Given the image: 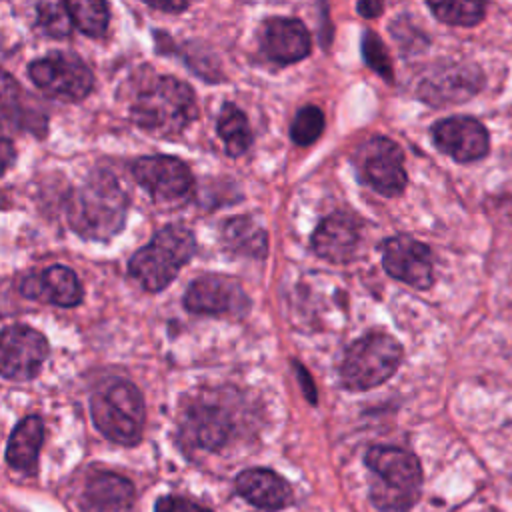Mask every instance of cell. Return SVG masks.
<instances>
[{"label": "cell", "mask_w": 512, "mask_h": 512, "mask_svg": "<svg viewBox=\"0 0 512 512\" xmlns=\"http://www.w3.org/2000/svg\"><path fill=\"white\" fill-rule=\"evenodd\" d=\"M128 194L110 172L90 174L68 198L66 218L84 240H110L126 222Z\"/></svg>", "instance_id": "obj_1"}, {"label": "cell", "mask_w": 512, "mask_h": 512, "mask_svg": "<svg viewBox=\"0 0 512 512\" xmlns=\"http://www.w3.org/2000/svg\"><path fill=\"white\" fill-rule=\"evenodd\" d=\"M130 114L140 130L172 138L196 120L198 104L194 90L186 82L174 76H160L136 94Z\"/></svg>", "instance_id": "obj_2"}, {"label": "cell", "mask_w": 512, "mask_h": 512, "mask_svg": "<svg viewBox=\"0 0 512 512\" xmlns=\"http://www.w3.org/2000/svg\"><path fill=\"white\" fill-rule=\"evenodd\" d=\"M364 464L376 478L370 500L382 512H408L420 498L422 466L418 458L398 446H372Z\"/></svg>", "instance_id": "obj_3"}, {"label": "cell", "mask_w": 512, "mask_h": 512, "mask_svg": "<svg viewBox=\"0 0 512 512\" xmlns=\"http://www.w3.org/2000/svg\"><path fill=\"white\" fill-rule=\"evenodd\" d=\"M196 254L194 234L182 224H168L128 262L130 278L146 292L164 290Z\"/></svg>", "instance_id": "obj_4"}, {"label": "cell", "mask_w": 512, "mask_h": 512, "mask_svg": "<svg viewBox=\"0 0 512 512\" xmlns=\"http://www.w3.org/2000/svg\"><path fill=\"white\" fill-rule=\"evenodd\" d=\"M94 426L108 440L134 446L144 432V398L140 390L128 380H110L100 386L90 400Z\"/></svg>", "instance_id": "obj_5"}, {"label": "cell", "mask_w": 512, "mask_h": 512, "mask_svg": "<svg viewBox=\"0 0 512 512\" xmlns=\"http://www.w3.org/2000/svg\"><path fill=\"white\" fill-rule=\"evenodd\" d=\"M234 392L214 390L192 400L180 420V438L196 450H220L236 432L238 410Z\"/></svg>", "instance_id": "obj_6"}, {"label": "cell", "mask_w": 512, "mask_h": 512, "mask_svg": "<svg viewBox=\"0 0 512 512\" xmlns=\"http://www.w3.org/2000/svg\"><path fill=\"white\" fill-rule=\"evenodd\" d=\"M402 362V344L384 332H372L352 342L340 364V382L346 390L364 392L384 384Z\"/></svg>", "instance_id": "obj_7"}, {"label": "cell", "mask_w": 512, "mask_h": 512, "mask_svg": "<svg viewBox=\"0 0 512 512\" xmlns=\"http://www.w3.org/2000/svg\"><path fill=\"white\" fill-rule=\"evenodd\" d=\"M28 74L36 88L64 102H80L94 88L92 70L68 52H52L30 62Z\"/></svg>", "instance_id": "obj_8"}, {"label": "cell", "mask_w": 512, "mask_h": 512, "mask_svg": "<svg viewBox=\"0 0 512 512\" xmlns=\"http://www.w3.org/2000/svg\"><path fill=\"white\" fill-rule=\"evenodd\" d=\"M134 180L158 204H182L194 188V178L186 162L168 154L136 158L130 166Z\"/></svg>", "instance_id": "obj_9"}, {"label": "cell", "mask_w": 512, "mask_h": 512, "mask_svg": "<svg viewBox=\"0 0 512 512\" xmlns=\"http://www.w3.org/2000/svg\"><path fill=\"white\" fill-rule=\"evenodd\" d=\"M484 86V76L470 62H436L418 80L416 92L430 106H452L470 100Z\"/></svg>", "instance_id": "obj_10"}, {"label": "cell", "mask_w": 512, "mask_h": 512, "mask_svg": "<svg viewBox=\"0 0 512 512\" xmlns=\"http://www.w3.org/2000/svg\"><path fill=\"white\" fill-rule=\"evenodd\" d=\"M50 344L42 332L24 324H12L0 330V376L14 382H26L38 376L48 360Z\"/></svg>", "instance_id": "obj_11"}, {"label": "cell", "mask_w": 512, "mask_h": 512, "mask_svg": "<svg viewBox=\"0 0 512 512\" xmlns=\"http://www.w3.org/2000/svg\"><path fill=\"white\" fill-rule=\"evenodd\" d=\"M358 172L360 178L382 196H398L408 184L402 148L384 136H376L362 146Z\"/></svg>", "instance_id": "obj_12"}, {"label": "cell", "mask_w": 512, "mask_h": 512, "mask_svg": "<svg viewBox=\"0 0 512 512\" xmlns=\"http://www.w3.org/2000/svg\"><path fill=\"white\" fill-rule=\"evenodd\" d=\"M184 306L192 314L242 316L248 310V298L238 280L224 274H204L188 286Z\"/></svg>", "instance_id": "obj_13"}, {"label": "cell", "mask_w": 512, "mask_h": 512, "mask_svg": "<svg viewBox=\"0 0 512 512\" xmlns=\"http://www.w3.org/2000/svg\"><path fill=\"white\" fill-rule=\"evenodd\" d=\"M384 270L418 290H428L434 284L432 252L426 244L410 236H394L382 244Z\"/></svg>", "instance_id": "obj_14"}, {"label": "cell", "mask_w": 512, "mask_h": 512, "mask_svg": "<svg viewBox=\"0 0 512 512\" xmlns=\"http://www.w3.org/2000/svg\"><path fill=\"white\" fill-rule=\"evenodd\" d=\"M432 140L438 150L456 162H474L488 154L490 136L486 128L470 116H450L432 126Z\"/></svg>", "instance_id": "obj_15"}, {"label": "cell", "mask_w": 512, "mask_h": 512, "mask_svg": "<svg viewBox=\"0 0 512 512\" xmlns=\"http://www.w3.org/2000/svg\"><path fill=\"white\" fill-rule=\"evenodd\" d=\"M20 296L36 302L72 308L84 298L82 284L76 272L68 266L54 264L44 270H32L18 280Z\"/></svg>", "instance_id": "obj_16"}, {"label": "cell", "mask_w": 512, "mask_h": 512, "mask_svg": "<svg viewBox=\"0 0 512 512\" xmlns=\"http://www.w3.org/2000/svg\"><path fill=\"white\" fill-rule=\"evenodd\" d=\"M260 44L264 54L278 64H292L310 54V34L296 18H268L260 30Z\"/></svg>", "instance_id": "obj_17"}, {"label": "cell", "mask_w": 512, "mask_h": 512, "mask_svg": "<svg viewBox=\"0 0 512 512\" xmlns=\"http://www.w3.org/2000/svg\"><path fill=\"white\" fill-rule=\"evenodd\" d=\"M358 244V224L342 212L326 216L312 234V250L334 264L350 262L358 252Z\"/></svg>", "instance_id": "obj_18"}, {"label": "cell", "mask_w": 512, "mask_h": 512, "mask_svg": "<svg viewBox=\"0 0 512 512\" xmlns=\"http://www.w3.org/2000/svg\"><path fill=\"white\" fill-rule=\"evenodd\" d=\"M234 488L248 504L266 512L282 510L292 502L290 484L270 468L242 470L234 480Z\"/></svg>", "instance_id": "obj_19"}, {"label": "cell", "mask_w": 512, "mask_h": 512, "mask_svg": "<svg viewBox=\"0 0 512 512\" xmlns=\"http://www.w3.org/2000/svg\"><path fill=\"white\" fill-rule=\"evenodd\" d=\"M134 486L128 478L114 472L92 474L82 490L84 512H132Z\"/></svg>", "instance_id": "obj_20"}, {"label": "cell", "mask_w": 512, "mask_h": 512, "mask_svg": "<svg viewBox=\"0 0 512 512\" xmlns=\"http://www.w3.org/2000/svg\"><path fill=\"white\" fill-rule=\"evenodd\" d=\"M44 442V422L40 416L22 418L10 434L6 446V462L20 472L30 474L36 468Z\"/></svg>", "instance_id": "obj_21"}, {"label": "cell", "mask_w": 512, "mask_h": 512, "mask_svg": "<svg viewBox=\"0 0 512 512\" xmlns=\"http://www.w3.org/2000/svg\"><path fill=\"white\" fill-rule=\"evenodd\" d=\"M222 242L230 252L262 258L266 254V232L246 216H236L224 222Z\"/></svg>", "instance_id": "obj_22"}, {"label": "cell", "mask_w": 512, "mask_h": 512, "mask_svg": "<svg viewBox=\"0 0 512 512\" xmlns=\"http://www.w3.org/2000/svg\"><path fill=\"white\" fill-rule=\"evenodd\" d=\"M216 130H218V136L222 138L226 152L230 156L244 154L252 144V132H250L246 114L230 102H226L222 106V110L218 114Z\"/></svg>", "instance_id": "obj_23"}, {"label": "cell", "mask_w": 512, "mask_h": 512, "mask_svg": "<svg viewBox=\"0 0 512 512\" xmlns=\"http://www.w3.org/2000/svg\"><path fill=\"white\" fill-rule=\"evenodd\" d=\"M72 24H76L86 36H102L110 22L108 4L102 0H72L66 2Z\"/></svg>", "instance_id": "obj_24"}, {"label": "cell", "mask_w": 512, "mask_h": 512, "mask_svg": "<svg viewBox=\"0 0 512 512\" xmlns=\"http://www.w3.org/2000/svg\"><path fill=\"white\" fill-rule=\"evenodd\" d=\"M24 118L22 90L18 82L4 70H0V134L20 128Z\"/></svg>", "instance_id": "obj_25"}, {"label": "cell", "mask_w": 512, "mask_h": 512, "mask_svg": "<svg viewBox=\"0 0 512 512\" xmlns=\"http://www.w3.org/2000/svg\"><path fill=\"white\" fill-rule=\"evenodd\" d=\"M428 8L440 22L450 26H476L486 12L484 2H428Z\"/></svg>", "instance_id": "obj_26"}, {"label": "cell", "mask_w": 512, "mask_h": 512, "mask_svg": "<svg viewBox=\"0 0 512 512\" xmlns=\"http://www.w3.org/2000/svg\"><path fill=\"white\" fill-rule=\"evenodd\" d=\"M324 132V114L316 106H302L290 126V138L298 146L314 144Z\"/></svg>", "instance_id": "obj_27"}, {"label": "cell", "mask_w": 512, "mask_h": 512, "mask_svg": "<svg viewBox=\"0 0 512 512\" xmlns=\"http://www.w3.org/2000/svg\"><path fill=\"white\" fill-rule=\"evenodd\" d=\"M38 24L48 36L66 38L72 30V18L66 8V2H38L36 4Z\"/></svg>", "instance_id": "obj_28"}, {"label": "cell", "mask_w": 512, "mask_h": 512, "mask_svg": "<svg viewBox=\"0 0 512 512\" xmlns=\"http://www.w3.org/2000/svg\"><path fill=\"white\" fill-rule=\"evenodd\" d=\"M362 54H364L366 64H368L376 74H380L386 82H392V80H394V72H392V62H390L388 50H386L384 42L380 40V36H376L372 30H366V32H364V38H362Z\"/></svg>", "instance_id": "obj_29"}, {"label": "cell", "mask_w": 512, "mask_h": 512, "mask_svg": "<svg viewBox=\"0 0 512 512\" xmlns=\"http://www.w3.org/2000/svg\"><path fill=\"white\" fill-rule=\"evenodd\" d=\"M154 512H212V510H208L184 496H162V498H158Z\"/></svg>", "instance_id": "obj_30"}, {"label": "cell", "mask_w": 512, "mask_h": 512, "mask_svg": "<svg viewBox=\"0 0 512 512\" xmlns=\"http://www.w3.org/2000/svg\"><path fill=\"white\" fill-rule=\"evenodd\" d=\"M16 158V150H14V144L8 136H2L0 134V176L12 166Z\"/></svg>", "instance_id": "obj_31"}, {"label": "cell", "mask_w": 512, "mask_h": 512, "mask_svg": "<svg viewBox=\"0 0 512 512\" xmlns=\"http://www.w3.org/2000/svg\"><path fill=\"white\" fill-rule=\"evenodd\" d=\"M356 10H358L364 18H376V16H380V12L384 10V4H382V2H376V0H372V2L364 0V2H358Z\"/></svg>", "instance_id": "obj_32"}, {"label": "cell", "mask_w": 512, "mask_h": 512, "mask_svg": "<svg viewBox=\"0 0 512 512\" xmlns=\"http://www.w3.org/2000/svg\"><path fill=\"white\" fill-rule=\"evenodd\" d=\"M150 8L154 10H160V12H172V14H178V12H184L188 8V2H146Z\"/></svg>", "instance_id": "obj_33"}, {"label": "cell", "mask_w": 512, "mask_h": 512, "mask_svg": "<svg viewBox=\"0 0 512 512\" xmlns=\"http://www.w3.org/2000/svg\"><path fill=\"white\" fill-rule=\"evenodd\" d=\"M296 372H298V376H300V380H302V388H304V392H306V398H308V402H316V390H314V384H310V376L306 374V370L300 366V364H296Z\"/></svg>", "instance_id": "obj_34"}]
</instances>
